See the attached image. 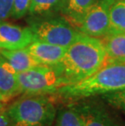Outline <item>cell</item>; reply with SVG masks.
Listing matches in <instances>:
<instances>
[{
  "label": "cell",
  "instance_id": "1",
  "mask_svg": "<svg viewBox=\"0 0 125 126\" xmlns=\"http://www.w3.org/2000/svg\"><path fill=\"white\" fill-rule=\"evenodd\" d=\"M106 60L102 39L79 32L57 66L70 85L91 76L105 65Z\"/></svg>",
  "mask_w": 125,
  "mask_h": 126
},
{
  "label": "cell",
  "instance_id": "2",
  "mask_svg": "<svg viewBox=\"0 0 125 126\" xmlns=\"http://www.w3.org/2000/svg\"><path fill=\"white\" fill-rule=\"evenodd\" d=\"M125 89V64L106 63L78 82L62 87L58 94L64 98L81 99Z\"/></svg>",
  "mask_w": 125,
  "mask_h": 126
},
{
  "label": "cell",
  "instance_id": "3",
  "mask_svg": "<svg viewBox=\"0 0 125 126\" xmlns=\"http://www.w3.org/2000/svg\"><path fill=\"white\" fill-rule=\"evenodd\" d=\"M12 126H50L55 120L57 110L46 95H27L5 110Z\"/></svg>",
  "mask_w": 125,
  "mask_h": 126
},
{
  "label": "cell",
  "instance_id": "4",
  "mask_svg": "<svg viewBox=\"0 0 125 126\" xmlns=\"http://www.w3.org/2000/svg\"><path fill=\"white\" fill-rule=\"evenodd\" d=\"M20 93L27 95H48L57 94L69 85L58 66L38 65L18 73Z\"/></svg>",
  "mask_w": 125,
  "mask_h": 126
},
{
  "label": "cell",
  "instance_id": "5",
  "mask_svg": "<svg viewBox=\"0 0 125 126\" xmlns=\"http://www.w3.org/2000/svg\"><path fill=\"white\" fill-rule=\"evenodd\" d=\"M28 23L34 40L63 47H69L79 33L75 26L63 16H31Z\"/></svg>",
  "mask_w": 125,
  "mask_h": 126
},
{
  "label": "cell",
  "instance_id": "6",
  "mask_svg": "<svg viewBox=\"0 0 125 126\" xmlns=\"http://www.w3.org/2000/svg\"><path fill=\"white\" fill-rule=\"evenodd\" d=\"M114 0H97L76 27L77 30L90 37L102 39L111 30L109 10Z\"/></svg>",
  "mask_w": 125,
  "mask_h": 126
},
{
  "label": "cell",
  "instance_id": "7",
  "mask_svg": "<svg viewBox=\"0 0 125 126\" xmlns=\"http://www.w3.org/2000/svg\"><path fill=\"white\" fill-rule=\"evenodd\" d=\"M34 41L29 27H21L0 20V50H16L27 47Z\"/></svg>",
  "mask_w": 125,
  "mask_h": 126
},
{
  "label": "cell",
  "instance_id": "8",
  "mask_svg": "<svg viewBox=\"0 0 125 126\" xmlns=\"http://www.w3.org/2000/svg\"><path fill=\"white\" fill-rule=\"evenodd\" d=\"M26 49L40 65L57 66L62 61L67 47L34 40Z\"/></svg>",
  "mask_w": 125,
  "mask_h": 126
},
{
  "label": "cell",
  "instance_id": "9",
  "mask_svg": "<svg viewBox=\"0 0 125 126\" xmlns=\"http://www.w3.org/2000/svg\"><path fill=\"white\" fill-rule=\"evenodd\" d=\"M83 126H119L100 103L94 101L76 103Z\"/></svg>",
  "mask_w": 125,
  "mask_h": 126
},
{
  "label": "cell",
  "instance_id": "10",
  "mask_svg": "<svg viewBox=\"0 0 125 126\" xmlns=\"http://www.w3.org/2000/svg\"><path fill=\"white\" fill-rule=\"evenodd\" d=\"M20 94L18 72L0 54V98L2 103Z\"/></svg>",
  "mask_w": 125,
  "mask_h": 126
},
{
  "label": "cell",
  "instance_id": "11",
  "mask_svg": "<svg viewBox=\"0 0 125 126\" xmlns=\"http://www.w3.org/2000/svg\"><path fill=\"white\" fill-rule=\"evenodd\" d=\"M102 41L106 53V63L125 64V33L110 30Z\"/></svg>",
  "mask_w": 125,
  "mask_h": 126
},
{
  "label": "cell",
  "instance_id": "12",
  "mask_svg": "<svg viewBox=\"0 0 125 126\" xmlns=\"http://www.w3.org/2000/svg\"><path fill=\"white\" fill-rule=\"evenodd\" d=\"M97 0H63L60 14L76 28L84 14Z\"/></svg>",
  "mask_w": 125,
  "mask_h": 126
},
{
  "label": "cell",
  "instance_id": "13",
  "mask_svg": "<svg viewBox=\"0 0 125 126\" xmlns=\"http://www.w3.org/2000/svg\"><path fill=\"white\" fill-rule=\"evenodd\" d=\"M0 54L18 73L40 65L29 54L26 47L16 50H0Z\"/></svg>",
  "mask_w": 125,
  "mask_h": 126
},
{
  "label": "cell",
  "instance_id": "14",
  "mask_svg": "<svg viewBox=\"0 0 125 126\" xmlns=\"http://www.w3.org/2000/svg\"><path fill=\"white\" fill-rule=\"evenodd\" d=\"M63 0H31L28 14L31 16H46L59 12Z\"/></svg>",
  "mask_w": 125,
  "mask_h": 126
},
{
  "label": "cell",
  "instance_id": "15",
  "mask_svg": "<svg viewBox=\"0 0 125 126\" xmlns=\"http://www.w3.org/2000/svg\"><path fill=\"white\" fill-rule=\"evenodd\" d=\"M55 126H83L76 103L69 104L57 112Z\"/></svg>",
  "mask_w": 125,
  "mask_h": 126
},
{
  "label": "cell",
  "instance_id": "16",
  "mask_svg": "<svg viewBox=\"0 0 125 126\" xmlns=\"http://www.w3.org/2000/svg\"><path fill=\"white\" fill-rule=\"evenodd\" d=\"M109 15L111 30L125 33V0H114Z\"/></svg>",
  "mask_w": 125,
  "mask_h": 126
},
{
  "label": "cell",
  "instance_id": "17",
  "mask_svg": "<svg viewBox=\"0 0 125 126\" xmlns=\"http://www.w3.org/2000/svg\"><path fill=\"white\" fill-rule=\"evenodd\" d=\"M102 100L125 116V89L100 95Z\"/></svg>",
  "mask_w": 125,
  "mask_h": 126
},
{
  "label": "cell",
  "instance_id": "18",
  "mask_svg": "<svg viewBox=\"0 0 125 126\" xmlns=\"http://www.w3.org/2000/svg\"><path fill=\"white\" fill-rule=\"evenodd\" d=\"M31 0H14L11 17L20 19L28 14Z\"/></svg>",
  "mask_w": 125,
  "mask_h": 126
},
{
  "label": "cell",
  "instance_id": "19",
  "mask_svg": "<svg viewBox=\"0 0 125 126\" xmlns=\"http://www.w3.org/2000/svg\"><path fill=\"white\" fill-rule=\"evenodd\" d=\"M14 0H0V20L11 17Z\"/></svg>",
  "mask_w": 125,
  "mask_h": 126
},
{
  "label": "cell",
  "instance_id": "20",
  "mask_svg": "<svg viewBox=\"0 0 125 126\" xmlns=\"http://www.w3.org/2000/svg\"><path fill=\"white\" fill-rule=\"evenodd\" d=\"M0 126H12L7 113L5 111H1V108H0Z\"/></svg>",
  "mask_w": 125,
  "mask_h": 126
},
{
  "label": "cell",
  "instance_id": "21",
  "mask_svg": "<svg viewBox=\"0 0 125 126\" xmlns=\"http://www.w3.org/2000/svg\"><path fill=\"white\" fill-rule=\"evenodd\" d=\"M2 102L1 101V98H0V108H1V104H2Z\"/></svg>",
  "mask_w": 125,
  "mask_h": 126
}]
</instances>
